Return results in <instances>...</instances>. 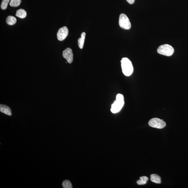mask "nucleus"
I'll return each instance as SVG.
<instances>
[{
	"instance_id": "obj_1",
	"label": "nucleus",
	"mask_w": 188,
	"mask_h": 188,
	"mask_svg": "<svg viewBox=\"0 0 188 188\" xmlns=\"http://www.w3.org/2000/svg\"><path fill=\"white\" fill-rule=\"evenodd\" d=\"M122 71L126 76H129L132 74L133 68L131 62L127 58H124L121 61Z\"/></svg>"
},
{
	"instance_id": "obj_2",
	"label": "nucleus",
	"mask_w": 188,
	"mask_h": 188,
	"mask_svg": "<svg viewBox=\"0 0 188 188\" xmlns=\"http://www.w3.org/2000/svg\"><path fill=\"white\" fill-rule=\"evenodd\" d=\"M125 104L124 97L122 94H118L116 96V100L112 104L111 112L113 113H116L119 112Z\"/></svg>"
},
{
	"instance_id": "obj_3",
	"label": "nucleus",
	"mask_w": 188,
	"mask_h": 188,
	"mask_svg": "<svg viewBox=\"0 0 188 188\" xmlns=\"http://www.w3.org/2000/svg\"><path fill=\"white\" fill-rule=\"evenodd\" d=\"M174 48L169 45L166 44L162 45L159 47L157 52L159 54L166 56H170L174 53Z\"/></svg>"
},
{
	"instance_id": "obj_4",
	"label": "nucleus",
	"mask_w": 188,
	"mask_h": 188,
	"mask_svg": "<svg viewBox=\"0 0 188 188\" xmlns=\"http://www.w3.org/2000/svg\"><path fill=\"white\" fill-rule=\"evenodd\" d=\"M119 24L122 28L128 30L131 27V24L128 17L123 13L120 14L119 19Z\"/></svg>"
},
{
	"instance_id": "obj_5",
	"label": "nucleus",
	"mask_w": 188,
	"mask_h": 188,
	"mask_svg": "<svg viewBox=\"0 0 188 188\" xmlns=\"http://www.w3.org/2000/svg\"><path fill=\"white\" fill-rule=\"evenodd\" d=\"M148 125L151 127L161 129L165 127L166 124L162 120L158 118H154L150 120L148 122Z\"/></svg>"
},
{
	"instance_id": "obj_6",
	"label": "nucleus",
	"mask_w": 188,
	"mask_h": 188,
	"mask_svg": "<svg viewBox=\"0 0 188 188\" xmlns=\"http://www.w3.org/2000/svg\"><path fill=\"white\" fill-rule=\"evenodd\" d=\"M68 30L66 27L64 26L59 29L57 34V38L60 41H63L68 35Z\"/></svg>"
},
{
	"instance_id": "obj_7",
	"label": "nucleus",
	"mask_w": 188,
	"mask_h": 188,
	"mask_svg": "<svg viewBox=\"0 0 188 188\" xmlns=\"http://www.w3.org/2000/svg\"><path fill=\"white\" fill-rule=\"evenodd\" d=\"M63 57L69 63H72L73 60V54L72 50L70 48H67L64 50L63 53Z\"/></svg>"
},
{
	"instance_id": "obj_8",
	"label": "nucleus",
	"mask_w": 188,
	"mask_h": 188,
	"mask_svg": "<svg viewBox=\"0 0 188 188\" xmlns=\"http://www.w3.org/2000/svg\"><path fill=\"white\" fill-rule=\"evenodd\" d=\"M0 111L1 113L6 114V115L11 116L12 115L11 110L10 108L4 104H1L0 105Z\"/></svg>"
},
{
	"instance_id": "obj_9",
	"label": "nucleus",
	"mask_w": 188,
	"mask_h": 188,
	"mask_svg": "<svg viewBox=\"0 0 188 188\" xmlns=\"http://www.w3.org/2000/svg\"><path fill=\"white\" fill-rule=\"evenodd\" d=\"M151 181L155 183L159 184L161 183V178L159 176L156 174H151L150 176Z\"/></svg>"
},
{
	"instance_id": "obj_10",
	"label": "nucleus",
	"mask_w": 188,
	"mask_h": 188,
	"mask_svg": "<svg viewBox=\"0 0 188 188\" xmlns=\"http://www.w3.org/2000/svg\"><path fill=\"white\" fill-rule=\"evenodd\" d=\"M86 34L84 32H83L81 34V37L79 38L78 40V43L79 47L81 49H82L84 46L85 37Z\"/></svg>"
},
{
	"instance_id": "obj_11",
	"label": "nucleus",
	"mask_w": 188,
	"mask_h": 188,
	"mask_svg": "<svg viewBox=\"0 0 188 188\" xmlns=\"http://www.w3.org/2000/svg\"><path fill=\"white\" fill-rule=\"evenodd\" d=\"M27 13L26 11L22 9H20L17 10L16 16L21 19L25 18L27 16Z\"/></svg>"
},
{
	"instance_id": "obj_12",
	"label": "nucleus",
	"mask_w": 188,
	"mask_h": 188,
	"mask_svg": "<svg viewBox=\"0 0 188 188\" xmlns=\"http://www.w3.org/2000/svg\"><path fill=\"white\" fill-rule=\"evenodd\" d=\"M17 22V19L14 17L9 16L6 19V22L8 24L13 25Z\"/></svg>"
},
{
	"instance_id": "obj_13",
	"label": "nucleus",
	"mask_w": 188,
	"mask_h": 188,
	"mask_svg": "<svg viewBox=\"0 0 188 188\" xmlns=\"http://www.w3.org/2000/svg\"><path fill=\"white\" fill-rule=\"evenodd\" d=\"M148 180V178L146 176H143L140 177V180L137 182V183L139 185L146 184Z\"/></svg>"
},
{
	"instance_id": "obj_14",
	"label": "nucleus",
	"mask_w": 188,
	"mask_h": 188,
	"mask_svg": "<svg viewBox=\"0 0 188 188\" xmlns=\"http://www.w3.org/2000/svg\"><path fill=\"white\" fill-rule=\"evenodd\" d=\"M21 2V0H11L9 5L12 7H16L19 6Z\"/></svg>"
},
{
	"instance_id": "obj_15",
	"label": "nucleus",
	"mask_w": 188,
	"mask_h": 188,
	"mask_svg": "<svg viewBox=\"0 0 188 188\" xmlns=\"http://www.w3.org/2000/svg\"><path fill=\"white\" fill-rule=\"evenodd\" d=\"M63 188H72V185L71 182L68 180H65L63 182L62 184Z\"/></svg>"
},
{
	"instance_id": "obj_16",
	"label": "nucleus",
	"mask_w": 188,
	"mask_h": 188,
	"mask_svg": "<svg viewBox=\"0 0 188 188\" xmlns=\"http://www.w3.org/2000/svg\"><path fill=\"white\" fill-rule=\"evenodd\" d=\"M9 1L10 0H3L1 4V9L3 10L6 9Z\"/></svg>"
},
{
	"instance_id": "obj_17",
	"label": "nucleus",
	"mask_w": 188,
	"mask_h": 188,
	"mask_svg": "<svg viewBox=\"0 0 188 188\" xmlns=\"http://www.w3.org/2000/svg\"><path fill=\"white\" fill-rule=\"evenodd\" d=\"M128 3L130 4H133L135 2V0H126Z\"/></svg>"
}]
</instances>
